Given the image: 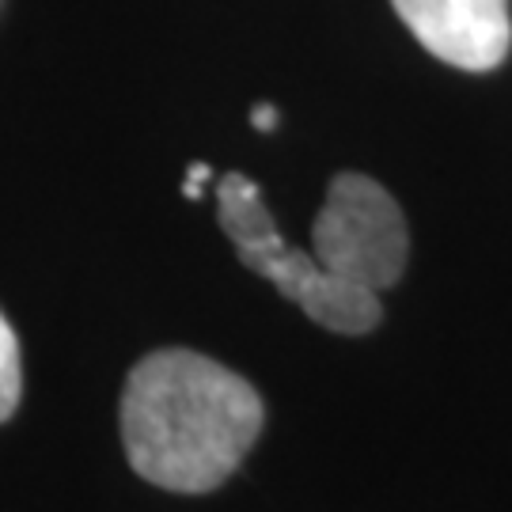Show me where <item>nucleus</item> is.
Masks as SVG:
<instances>
[{
  "label": "nucleus",
  "mask_w": 512,
  "mask_h": 512,
  "mask_svg": "<svg viewBox=\"0 0 512 512\" xmlns=\"http://www.w3.org/2000/svg\"><path fill=\"white\" fill-rule=\"evenodd\" d=\"M251 122H255V129L270 133V129L277 126V107H270V103H258V107L251 110Z\"/></svg>",
  "instance_id": "obj_7"
},
{
  "label": "nucleus",
  "mask_w": 512,
  "mask_h": 512,
  "mask_svg": "<svg viewBox=\"0 0 512 512\" xmlns=\"http://www.w3.org/2000/svg\"><path fill=\"white\" fill-rule=\"evenodd\" d=\"M217 209L220 228L232 239L239 262L251 266L258 277H266L281 296L300 304V311L315 319L319 327L334 330V334H368L380 327V319H384L380 293L330 274L315 258V251L289 247L285 236L277 232L258 186L247 175H236V171L220 175Z\"/></svg>",
  "instance_id": "obj_2"
},
{
  "label": "nucleus",
  "mask_w": 512,
  "mask_h": 512,
  "mask_svg": "<svg viewBox=\"0 0 512 512\" xmlns=\"http://www.w3.org/2000/svg\"><path fill=\"white\" fill-rule=\"evenodd\" d=\"M311 251L342 281L384 293L406 270V220L384 186L357 171H342L327 186V202L311 228Z\"/></svg>",
  "instance_id": "obj_3"
},
{
  "label": "nucleus",
  "mask_w": 512,
  "mask_h": 512,
  "mask_svg": "<svg viewBox=\"0 0 512 512\" xmlns=\"http://www.w3.org/2000/svg\"><path fill=\"white\" fill-rule=\"evenodd\" d=\"M429 54L463 73H490L512 46L509 0H391Z\"/></svg>",
  "instance_id": "obj_4"
},
{
  "label": "nucleus",
  "mask_w": 512,
  "mask_h": 512,
  "mask_svg": "<svg viewBox=\"0 0 512 512\" xmlns=\"http://www.w3.org/2000/svg\"><path fill=\"white\" fill-rule=\"evenodd\" d=\"M262 399L239 372L194 349H156L122 391V444L133 471L171 494L228 482L262 433Z\"/></svg>",
  "instance_id": "obj_1"
},
{
  "label": "nucleus",
  "mask_w": 512,
  "mask_h": 512,
  "mask_svg": "<svg viewBox=\"0 0 512 512\" xmlns=\"http://www.w3.org/2000/svg\"><path fill=\"white\" fill-rule=\"evenodd\" d=\"M213 179V167L209 164H190V171H186V183H183V194L190 198V202H198L202 198V186Z\"/></svg>",
  "instance_id": "obj_6"
},
{
  "label": "nucleus",
  "mask_w": 512,
  "mask_h": 512,
  "mask_svg": "<svg viewBox=\"0 0 512 512\" xmlns=\"http://www.w3.org/2000/svg\"><path fill=\"white\" fill-rule=\"evenodd\" d=\"M23 391V365H19V342L16 330L8 327V319L0 315V421L12 418Z\"/></svg>",
  "instance_id": "obj_5"
}]
</instances>
